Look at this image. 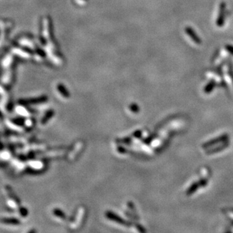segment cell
Masks as SVG:
<instances>
[{
    "instance_id": "cell-4",
    "label": "cell",
    "mask_w": 233,
    "mask_h": 233,
    "mask_svg": "<svg viewBox=\"0 0 233 233\" xmlns=\"http://www.w3.org/2000/svg\"><path fill=\"white\" fill-rule=\"evenodd\" d=\"M54 212L58 217H61V218H65L64 213L62 212L61 211H59V210H54Z\"/></svg>"
},
{
    "instance_id": "cell-5",
    "label": "cell",
    "mask_w": 233,
    "mask_h": 233,
    "mask_svg": "<svg viewBox=\"0 0 233 233\" xmlns=\"http://www.w3.org/2000/svg\"><path fill=\"white\" fill-rule=\"evenodd\" d=\"M52 115H53V113H52V112H49V113H48V114H47V115H46L45 117H44L43 120H42V123H43V124H45V122H47V121H48V120H49V118H50V117H51V116H52Z\"/></svg>"
},
{
    "instance_id": "cell-2",
    "label": "cell",
    "mask_w": 233,
    "mask_h": 233,
    "mask_svg": "<svg viewBox=\"0 0 233 233\" xmlns=\"http://www.w3.org/2000/svg\"><path fill=\"white\" fill-rule=\"evenodd\" d=\"M4 222L5 223H10V224H19V223H20V222H19L18 220H17V219H14V218L5 219Z\"/></svg>"
},
{
    "instance_id": "cell-3",
    "label": "cell",
    "mask_w": 233,
    "mask_h": 233,
    "mask_svg": "<svg viewBox=\"0 0 233 233\" xmlns=\"http://www.w3.org/2000/svg\"><path fill=\"white\" fill-rule=\"evenodd\" d=\"M58 88H59V91L60 92H61L62 95L64 96V97H70V94H69L68 92H67V91L66 90L65 88H63V86H62V85H59V86H58Z\"/></svg>"
},
{
    "instance_id": "cell-1",
    "label": "cell",
    "mask_w": 233,
    "mask_h": 233,
    "mask_svg": "<svg viewBox=\"0 0 233 233\" xmlns=\"http://www.w3.org/2000/svg\"><path fill=\"white\" fill-rule=\"evenodd\" d=\"M46 100V97H38V98H33V99H30L28 100L26 102H23V104H38V103H41L43 102V101Z\"/></svg>"
}]
</instances>
